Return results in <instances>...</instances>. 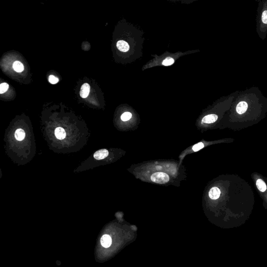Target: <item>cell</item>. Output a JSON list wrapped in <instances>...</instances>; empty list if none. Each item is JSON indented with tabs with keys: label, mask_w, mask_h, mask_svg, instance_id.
Masks as SVG:
<instances>
[{
	"label": "cell",
	"mask_w": 267,
	"mask_h": 267,
	"mask_svg": "<svg viewBox=\"0 0 267 267\" xmlns=\"http://www.w3.org/2000/svg\"><path fill=\"white\" fill-rule=\"evenodd\" d=\"M256 2V31L259 38L264 41L267 35V0H257Z\"/></svg>",
	"instance_id": "1"
},
{
	"label": "cell",
	"mask_w": 267,
	"mask_h": 267,
	"mask_svg": "<svg viewBox=\"0 0 267 267\" xmlns=\"http://www.w3.org/2000/svg\"><path fill=\"white\" fill-rule=\"evenodd\" d=\"M152 182L158 184H165L169 181L170 177L166 173L163 172H156L151 176Z\"/></svg>",
	"instance_id": "2"
},
{
	"label": "cell",
	"mask_w": 267,
	"mask_h": 267,
	"mask_svg": "<svg viewBox=\"0 0 267 267\" xmlns=\"http://www.w3.org/2000/svg\"><path fill=\"white\" fill-rule=\"evenodd\" d=\"M109 154L108 150L105 149L99 150L94 152V157L95 159L98 160H100L104 159V158H107Z\"/></svg>",
	"instance_id": "3"
},
{
	"label": "cell",
	"mask_w": 267,
	"mask_h": 267,
	"mask_svg": "<svg viewBox=\"0 0 267 267\" xmlns=\"http://www.w3.org/2000/svg\"><path fill=\"white\" fill-rule=\"evenodd\" d=\"M90 87L88 83H85L81 87L80 91V97L82 98H86L90 92Z\"/></svg>",
	"instance_id": "4"
},
{
	"label": "cell",
	"mask_w": 267,
	"mask_h": 267,
	"mask_svg": "<svg viewBox=\"0 0 267 267\" xmlns=\"http://www.w3.org/2000/svg\"><path fill=\"white\" fill-rule=\"evenodd\" d=\"M221 194V191L219 188L216 187H212L209 192V196L213 200H216L219 198Z\"/></svg>",
	"instance_id": "5"
},
{
	"label": "cell",
	"mask_w": 267,
	"mask_h": 267,
	"mask_svg": "<svg viewBox=\"0 0 267 267\" xmlns=\"http://www.w3.org/2000/svg\"><path fill=\"white\" fill-rule=\"evenodd\" d=\"M101 244L104 248H108L112 244V238L110 235L105 234L101 238Z\"/></svg>",
	"instance_id": "6"
},
{
	"label": "cell",
	"mask_w": 267,
	"mask_h": 267,
	"mask_svg": "<svg viewBox=\"0 0 267 267\" xmlns=\"http://www.w3.org/2000/svg\"><path fill=\"white\" fill-rule=\"evenodd\" d=\"M218 115L214 114H211L206 115L202 120V123L203 124H211L214 123L218 120Z\"/></svg>",
	"instance_id": "7"
},
{
	"label": "cell",
	"mask_w": 267,
	"mask_h": 267,
	"mask_svg": "<svg viewBox=\"0 0 267 267\" xmlns=\"http://www.w3.org/2000/svg\"><path fill=\"white\" fill-rule=\"evenodd\" d=\"M116 46L120 51L123 52H127L129 49V46L128 43L123 40L118 41L116 43Z\"/></svg>",
	"instance_id": "8"
},
{
	"label": "cell",
	"mask_w": 267,
	"mask_h": 267,
	"mask_svg": "<svg viewBox=\"0 0 267 267\" xmlns=\"http://www.w3.org/2000/svg\"><path fill=\"white\" fill-rule=\"evenodd\" d=\"M55 135L58 139L62 140L66 137V131L62 127H57L55 130Z\"/></svg>",
	"instance_id": "9"
},
{
	"label": "cell",
	"mask_w": 267,
	"mask_h": 267,
	"mask_svg": "<svg viewBox=\"0 0 267 267\" xmlns=\"http://www.w3.org/2000/svg\"><path fill=\"white\" fill-rule=\"evenodd\" d=\"M26 134L25 131L22 129H18L15 133V137L17 140L21 141L25 138Z\"/></svg>",
	"instance_id": "10"
},
{
	"label": "cell",
	"mask_w": 267,
	"mask_h": 267,
	"mask_svg": "<svg viewBox=\"0 0 267 267\" xmlns=\"http://www.w3.org/2000/svg\"><path fill=\"white\" fill-rule=\"evenodd\" d=\"M257 188L262 192H264L267 190V185L263 180L258 179L256 182Z\"/></svg>",
	"instance_id": "11"
},
{
	"label": "cell",
	"mask_w": 267,
	"mask_h": 267,
	"mask_svg": "<svg viewBox=\"0 0 267 267\" xmlns=\"http://www.w3.org/2000/svg\"><path fill=\"white\" fill-rule=\"evenodd\" d=\"M13 67L14 70H15V71H16L17 72H21L24 70V65L22 64V63H21V62H15L14 63Z\"/></svg>",
	"instance_id": "12"
},
{
	"label": "cell",
	"mask_w": 267,
	"mask_h": 267,
	"mask_svg": "<svg viewBox=\"0 0 267 267\" xmlns=\"http://www.w3.org/2000/svg\"><path fill=\"white\" fill-rule=\"evenodd\" d=\"M131 116H132V114L131 113L126 112L124 113L123 114L121 115L120 118L123 121L125 122V121H127L129 120H130L131 118Z\"/></svg>",
	"instance_id": "13"
},
{
	"label": "cell",
	"mask_w": 267,
	"mask_h": 267,
	"mask_svg": "<svg viewBox=\"0 0 267 267\" xmlns=\"http://www.w3.org/2000/svg\"><path fill=\"white\" fill-rule=\"evenodd\" d=\"M9 88L8 84L3 83L0 85V94H3L5 93L8 90Z\"/></svg>",
	"instance_id": "14"
},
{
	"label": "cell",
	"mask_w": 267,
	"mask_h": 267,
	"mask_svg": "<svg viewBox=\"0 0 267 267\" xmlns=\"http://www.w3.org/2000/svg\"><path fill=\"white\" fill-rule=\"evenodd\" d=\"M174 60L171 58H168L164 60L162 62V64L164 66H170L173 64Z\"/></svg>",
	"instance_id": "15"
},
{
	"label": "cell",
	"mask_w": 267,
	"mask_h": 267,
	"mask_svg": "<svg viewBox=\"0 0 267 267\" xmlns=\"http://www.w3.org/2000/svg\"><path fill=\"white\" fill-rule=\"evenodd\" d=\"M203 147H204V144L203 142H199L197 144H195L192 147V149L193 151H194L195 152H196V151H199V150L201 149Z\"/></svg>",
	"instance_id": "16"
},
{
	"label": "cell",
	"mask_w": 267,
	"mask_h": 267,
	"mask_svg": "<svg viewBox=\"0 0 267 267\" xmlns=\"http://www.w3.org/2000/svg\"><path fill=\"white\" fill-rule=\"evenodd\" d=\"M49 81L52 84H56L59 82V79L58 78L56 77L54 75H50L49 77Z\"/></svg>",
	"instance_id": "17"
}]
</instances>
